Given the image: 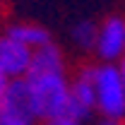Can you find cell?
<instances>
[{
    "mask_svg": "<svg viewBox=\"0 0 125 125\" xmlns=\"http://www.w3.org/2000/svg\"><path fill=\"white\" fill-rule=\"evenodd\" d=\"M70 72L67 70H29L24 89L29 96L31 115L39 123L67 115L70 106Z\"/></svg>",
    "mask_w": 125,
    "mask_h": 125,
    "instance_id": "6da1fadb",
    "label": "cell"
},
{
    "mask_svg": "<svg viewBox=\"0 0 125 125\" xmlns=\"http://www.w3.org/2000/svg\"><path fill=\"white\" fill-rule=\"evenodd\" d=\"M92 79L96 113L101 115V120L125 123V82L120 75V65L96 62L92 65Z\"/></svg>",
    "mask_w": 125,
    "mask_h": 125,
    "instance_id": "7a4b0ae2",
    "label": "cell"
},
{
    "mask_svg": "<svg viewBox=\"0 0 125 125\" xmlns=\"http://www.w3.org/2000/svg\"><path fill=\"white\" fill-rule=\"evenodd\" d=\"M94 53L99 62L106 65H120L125 60V17L108 15L104 22H99Z\"/></svg>",
    "mask_w": 125,
    "mask_h": 125,
    "instance_id": "3957f363",
    "label": "cell"
},
{
    "mask_svg": "<svg viewBox=\"0 0 125 125\" xmlns=\"http://www.w3.org/2000/svg\"><path fill=\"white\" fill-rule=\"evenodd\" d=\"M94 113H96V99H94L92 65H82L70 77V106H67V115L87 123Z\"/></svg>",
    "mask_w": 125,
    "mask_h": 125,
    "instance_id": "277c9868",
    "label": "cell"
},
{
    "mask_svg": "<svg viewBox=\"0 0 125 125\" xmlns=\"http://www.w3.org/2000/svg\"><path fill=\"white\" fill-rule=\"evenodd\" d=\"M31 58H34V51L12 41L7 34L0 31V75L7 82L27 77L31 70Z\"/></svg>",
    "mask_w": 125,
    "mask_h": 125,
    "instance_id": "5b68a950",
    "label": "cell"
},
{
    "mask_svg": "<svg viewBox=\"0 0 125 125\" xmlns=\"http://www.w3.org/2000/svg\"><path fill=\"white\" fill-rule=\"evenodd\" d=\"M2 34H7L12 41L27 46L29 51H39V48L53 43V34L48 27L39 24V22H29V19H22V22H10L5 24Z\"/></svg>",
    "mask_w": 125,
    "mask_h": 125,
    "instance_id": "8992f818",
    "label": "cell"
},
{
    "mask_svg": "<svg viewBox=\"0 0 125 125\" xmlns=\"http://www.w3.org/2000/svg\"><path fill=\"white\" fill-rule=\"evenodd\" d=\"M31 70H67L62 48L53 41V43H48V46L39 48V51H34V58H31Z\"/></svg>",
    "mask_w": 125,
    "mask_h": 125,
    "instance_id": "52a82bcc",
    "label": "cell"
},
{
    "mask_svg": "<svg viewBox=\"0 0 125 125\" xmlns=\"http://www.w3.org/2000/svg\"><path fill=\"white\" fill-rule=\"evenodd\" d=\"M96 34H99V24L92 22V19H82V22H77L70 29V41L82 53H94V48H96Z\"/></svg>",
    "mask_w": 125,
    "mask_h": 125,
    "instance_id": "ba28073f",
    "label": "cell"
},
{
    "mask_svg": "<svg viewBox=\"0 0 125 125\" xmlns=\"http://www.w3.org/2000/svg\"><path fill=\"white\" fill-rule=\"evenodd\" d=\"M0 125H39V120L29 113H19V111L0 106Z\"/></svg>",
    "mask_w": 125,
    "mask_h": 125,
    "instance_id": "9c48e42d",
    "label": "cell"
},
{
    "mask_svg": "<svg viewBox=\"0 0 125 125\" xmlns=\"http://www.w3.org/2000/svg\"><path fill=\"white\" fill-rule=\"evenodd\" d=\"M41 125H84V123L77 120V118H72V115H60V118L46 120V123H41Z\"/></svg>",
    "mask_w": 125,
    "mask_h": 125,
    "instance_id": "30bf717a",
    "label": "cell"
},
{
    "mask_svg": "<svg viewBox=\"0 0 125 125\" xmlns=\"http://www.w3.org/2000/svg\"><path fill=\"white\" fill-rule=\"evenodd\" d=\"M96 125H125V123H120V120H99Z\"/></svg>",
    "mask_w": 125,
    "mask_h": 125,
    "instance_id": "8fae6325",
    "label": "cell"
},
{
    "mask_svg": "<svg viewBox=\"0 0 125 125\" xmlns=\"http://www.w3.org/2000/svg\"><path fill=\"white\" fill-rule=\"evenodd\" d=\"M120 75H123V82H125V60L120 62Z\"/></svg>",
    "mask_w": 125,
    "mask_h": 125,
    "instance_id": "7c38bea8",
    "label": "cell"
}]
</instances>
